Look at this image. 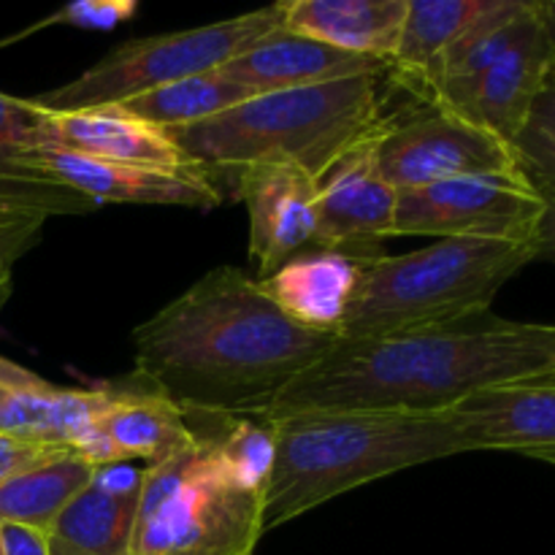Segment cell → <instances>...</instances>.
Listing matches in <instances>:
<instances>
[{
	"label": "cell",
	"mask_w": 555,
	"mask_h": 555,
	"mask_svg": "<svg viewBox=\"0 0 555 555\" xmlns=\"http://www.w3.org/2000/svg\"><path fill=\"white\" fill-rule=\"evenodd\" d=\"M529 459H537V461H545V464H553V466H555V448H553V450H540V453L529 455Z\"/></svg>",
	"instance_id": "36"
},
{
	"label": "cell",
	"mask_w": 555,
	"mask_h": 555,
	"mask_svg": "<svg viewBox=\"0 0 555 555\" xmlns=\"http://www.w3.org/2000/svg\"><path fill=\"white\" fill-rule=\"evenodd\" d=\"M531 260L529 244L482 238H439L393 258L372 255L361 266L339 339H374L480 318Z\"/></svg>",
	"instance_id": "5"
},
{
	"label": "cell",
	"mask_w": 555,
	"mask_h": 555,
	"mask_svg": "<svg viewBox=\"0 0 555 555\" xmlns=\"http://www.w3.org/2000/svg\"><path fill=\"white\" fill-rule=\"evenodd\" d=\"M515 152H518V163L529 182L537 190L555 193V135L526 128L515 141Z\"/></svg>",
	"instance_id": "28"
},
{
	"label": "cell",
	"mask_w": 555,
	"mask_h": 555,
	"mask_svg": "<svg viewBox=\"0 0 555 555\" xmlns=\"http://www.w3.org/2000/svg\"><path fill=\"white\" fill-rule=\"evenodd\" d=\"M280 25V3H274L193 30L163 33V36L119 43L68 85L54 87L33 101L49 112L114 106L188 76L222 68L228 60L242 54Z\"/></svg>",
	"instance_id": "7"
},
{
	"label": "cell",
	"mask_w": 555,
	"mask_h": 555,
	"mask_svg": "<svg viewBox=\"0 0 555 555\" xmlns=\"http://www.w3.org/2000/svg\"><path fill=\"white\" fill-rule=\"evenodd\" d=\"M0 555H5V553H3V542H0Z\"/></svg>",
	"instance_id": "37"
},
{
	"label": "cell",
	"mask_w": 555,
	"mask_h": 555,
	"mask_svg": "<svg viewBox=\"0 0 555 555\" xmlns=\"http://www.w3.org/2000/svg\"><path fill=\"white\" fill-rule=\"evenodd\" d=\"M553 60L555 54L537 9V20L504 57L475 79L442 90L428 106L455 114L515 146L529 128L531 108L551 74Z\"/></svg>",
	"instance_id": "12"
},
{
	"label": "cell",
	"mask_w": 555,
	"mask_h": 555,
	"mask_svg": "<svg viewBox=\"0 0 555 555\" xmlns=\"http://www.w3.org/2000/svg\"><path fill=\"white\" fill-rule=\"evenodd\" d=\"M410 0H287L282 27L388 65L399 49Z\"/></svg>",
	"instance_id": "20"
},
{
	"label": "cell",
	"mask_w": 555,
	"mask_h": 555,
	"mask_svg": "<svg viewBox=\"0 0 555 555\" xmlns=\"http://www.w3.org/2000/svg\"><path fill=\"white\" fill-rule=\"evenodd\" d=\"M0 182L27 188L65 190L87 204H152L211 209L222 204V193L204 168L163 171L95 160L49 146L16 150L0 155Z\"/></svg>",
	"instance_id": "9"
},
{
	"label": "cell",
	"mask_w": 555,
	"mask_h": 555,
	"mask_svg": "<svg viewBox=\"0 0 555 555\" xmlns=\"http://www.w3.org/2000/svg\"><path fill=\"white\" fill-rule=\"evenodd\" d=\"M11 266L14 263H9V260L3 258V255H0V293H9V280H11Z\"/></svg>",
	"instance_id": "35"
},
{
	"label": "cell",
	"mask_w": 555,
	"mask_h": 555,
	"mask_svg": "<svg viewBox=\"0 0 555 555\" xmlns=\"http://www.w3.org/2000/svg\"><path fill=\"white\" fill-rule=\"evenodd\" d=\"M249 215V260L255 280L314 247L318 238V179L296 166H249L225 177Z\"/></svg>",
	"instance_id": "13"
},
{
	"label": "cell",
	"mask_w": 555,
	"mask_h": 555,
	"mask_svg": "<svg viewBox=\"0 0 555 555\" xmlns=\"http://www.w3.org/2000/svg\"><path fill=\"white\" fill-rule=\"evenodd\" d=\"M0 542L5 555H49L47 531L27 529V526H0Z\"/></svg>",
	"instance_id": "30"
},
{
	"label": "cell",
	"mask_w": 555,
	"mask_h": 555,
	"mask_svg": "<svg viewBox=\"0 0 555 555\" xmlns=\"http://www.w3.org/2000/svg\"><path fill=\"white\" fill-rule=\"evenodd\" d=\"M266 421L274 428V461L263 496L266 531L379 477L469 453L444 412L323 410Z\"/></svg>",
	"instance_id": "3"
},
{
	"label": "cell",
	"mask_w": 555,
	"mask_h": 555,
	"mask_svg": "<svg viewBox=\"0 0 555 555\" xmlns=\"http://www.w3.org/2000/svg\"><path fill=\"white\" fill-rule=\"evenodd\" d=\"M0 388L3 390H43L49 388L47 379H41L38 374L27 372L20 363L9 361V358L0 356Z\"/></svg>",
	"instance_id": "33"
},
{
	"label": "cell",
	"mask_w": 555,
	"mask_h": 555,
	"mask_svg": "<svg viewBox=\"0 0 555 555\" xmlns=\"http://www.w3.org/2000/svg\"><path fill=\"white\" fill-rule=\"evenodd\" d=\"M98 469L101 466L87 461L79 450H65L57 459L0 482V526L49 531L76 493L90 486Z\"/></svg>",
	"instance_id": "23"
},
{
	"label": "cell",
	"mask_w": 555,
	"mask_h": 555,
	"mask_svg": "<svg viewBox=\"0 0 555 555\" xmlns=\"http://www.w3.org/2000/svg\"><path fill=\"white\" fill-rule=\"evenodd\" d=\"M249 98H253V92L247 87L231 81L217 68L188 76V79H179L173 85L157 87V90L128 98V101L114 103V106L122 108L130 117L141 119V122L171 133V130L190 128V125L217 117V114L228 112V108L238 106Z\"/></svg>",
	"instance_id": "24"
},
{
	"label": "cell",
	"mask_w": 555,
	"mask_h": 555,
	"mask_svg": "<svg viewBox=\"0 0 555 555\" xmlns=\"http://www.w3.org/2000/svg\"><path fill=\"white\" fill-rule=\"evenodd\" d=\"M139 11L135 0H74L63 5L49 22L81 27V30H114Z\"/></svg>",
	"instance_id": "27"
},
{
	"label": "cell",
	"mask_w": 555,
	"mask_h": 555,
	"mask_svg": "<svg viewBox=\"0 0 555 555\" xmlns=\"http://www.w3.org/2000/svg\"><path fill=\"white\" fill-rule=\"evenodd\" d=\"M336 341L293 323L247 271L220 266L133 331L135 379L184 415L266 417Z\"/></svg>",
	"instance_id": "1"
},
{
	"label": "cell",
	"mask_w": 555,
	"mask_h": 555,
	"mask_svg": "<svg viewBox=\"0 0 555 555\" xmlns=\"http://www.w3.org/2000/svg\"><path fill=\"white\" fill-rule=\"evenodd\" d=\"M529 128L545 130V133L555 135V60L551 65V74H547L545 85H542L540 95H537L534 108H531Z\"/></svg>",
	"instance_id": "32"
},
{
	"label": "cell",
	"mask_w": 555,
	"mask_h": 555,
	"mask_svg": "<svg viewBox=\"0 0 555 555\" xmlns=\"http://www.w3.org/2000/svg\"><path fill=\"white\" fill-rule=\"evenodd\" d=\"M366 258L372 255L312 247L258 280V285L293 323L339 339Z\"/></svg>",
	"instance_id": "18"
},
{
	"label": "cell",
	"mask_w": 555,
	"mask_h": 555,
	"mask_svg": "<svg viewBox=\"0 0 555 555\" xmlns=\"http://www.w3.org/2000/svg\"><path fill=\"white\" fill-rule=\"evenodd\" d=\"M144 469L101 466L47 531L49 555H133Z\"/></svg>",
	"instance_id": "16"
},
{
	"label": "cell",
	"mask_w": 555,
	"mask_h": 555,
	"mask_svg": "<svg viewBox=\"0 0 555 555\" xmlns=\"http://www.w3.org/2000/svg\"><path fill=\"white\" fill-rule=\"evenodd\" d=\"M377 128L345 155L336 157L318 177L314 247L369 255V247H377L385 238H396L399 190L383 177L377 166Z\"/></svg>",
	"instance_id": "11"
},
{
	"label": "cell",
	"mask_w": 555,
	"mask_h": 555,
	"mask_svg": "<svg viewBox=\"0 0 555 555\" xmlns=\"http://www.w3.org/2000/svg\"><path fill=\"white\" fill-rule=\"evenodd\" d=\"M545 201V211H542L540 228H537L534 238V260H551L555 263V193L537 190Z\"/></svg>",
	"instance_id": "31"
},
{
	"label": "cell",
	"mask_w": 555,
	"mask_h": 555,
	"mask_svg": "<svg viewBox=\"0 0 555 555\" xmlns=\"http://www.w3.org/2000/svg\"><path fill=\"white\" fill-rule=\"evenodd\" d=\"M537 9H540L542 27H545L547 41H551V49L555 54V0H537Z\"/></svg>",
	"instance_id": "34"
},
{
	"label": "cell",
	"mask_w": 555,
	"mask_h": 555,
	"mask_svg": "<svg viewBox=\"0 0 555 555\" xmlns=\"http://www.w3.org/2000/svg\"><path fill=\"white\" fill-rule=\"evenodd\" d=\"M193 439L188 415L173 401L144 385L112 388L106 406L95 417V442L87 459L95 466L125 464L130 459L146 466L166 459Z\"/></svg>",
	"instance_id": "19"
},
{
	"label": "cell",
	"mask_w": 555,
	"mask_h": 555,
	"mask_svg": "<svg viewBox=\"0 0 555 555\" xmlns=\"http://www.w3.org/2000/svg\"><path fill=\"white\" fill-rule=\"evenodd\" d=\"M555 372V325L513 323L491 312L464 323L374 339H339L276 396L266 417L293 412H431Z\"/></svg>",
	"instance_id": "2"
},
{
	"label": "cell",
	"mask_w": 555,
	"mask_h": 555,
	"mask_svg": "<svg viewBox=\"0 0 555 555\" xmlns=\"http://www.w3.org/2000/svg\"><path fill=\"white\" fill-rule=\"evenodd\" d=\"M108 396L112 385L92 390H70L57 385L43 390L0 388V431L65 444L87 459L95 442V417L106 406Z\"/></svg>",
	"instance_id": "21"
},
{
	"label": "cell",
	"mask_w": 555,
	"mask_h": 555,
	"mask_svg": "<svg viewBox=\"0 0 555 555\" xmlns=\"http://www.w3.org/2000/svg\"><path fill=\"white\" fill-rule=\"evenodd\" d=\"M385 70H388L385 63L341 52V49L298 36L280 25L258 38L253 47L244 49L242 54L228 60L220 74L247 87L253 95H266V92L328 85V81L363 74H385Z\"/></svg>",
	"instance_id": "17"
},
{
	"label": "cell",
	"mask_w": 555,
	"mask_h": 555,
	"mask_svg": "<svg viewBox=\"0 0 555 555\" xmlns=\"http://www.w3.org/2000/svg\"><path fill=\"white\" fill-rule=\"evenodd\" d=\"M545 201L524 173H480L401 190L396 236L482 238L534 247Z\"/></svg>",
	"instance_id": "8"
},
{
	"label": "cell",
	"mask_w": 555,
	"mask_h": 555,
	"mask_svg": "<svg viewBox=\"0 0 555 555\" xmlns=\"http://www.w3.org/2000/svg\"><path fill=\"white\" fill-rule=\"evenodd\" d=\"M41 112L43 108L33 98H14L0 92V155L36 146Z\"/></svg>",
	"instance_id": "26"
},
{
	"label": "cell",
	"mask_w": 555,
	"mask_h": 555,
	"mask_svg": "<svg viewBox=\"0 0 555 555\" xmlns=\"http://www.w3.org/2000/svg\"><path fill=\"white\" fill-rule=\"evenodd\" d=\"M488 0H410L388 76L423 101L439 60L482 14Z\"/></svg>",
	"instance_id": "22"
},
{
	"label": "cell",
	"mask_w": 555,
	"mask_h": 555,
	"mask_svg": "<svg viewBox=\"0 0 555 555\" xmlns=\"http://www.w3.org/2000/svg\"><path fill=\"white\" fill-rule=\"evenodd\" d=\"M374 155L383 177L399 193L520 168L515 146L428 103L410 117H385L374 135Z\"/></svg>",
	"instance_id": "10"
},
{
	"label": "cell",
	"mask_w": 555,
	"mask_h": 555,
	"mask_svg": "<svg viewBox=\"0 0 555 555\" xmlns=\"http://www.w3.org/2000/svg\"><path fill=\"white\" fill-rule=\"evenodd\" d=\"M70 209L60 198L33 193H0V255L9 263L20 260L43 231V222L52 211ZM76 211V209H70Z\"/></svg>",
	"instance_id": "25"
},
{
	"label": "cell",
	"mask_w": 555,
	"mask_h": 555,
	"mask_svg": "<svg viewBox=\"0 0 555 555\" xmlns=\"http://www.w3.org/2000/svg\"><path fill=\"white\" fill-rule=\"evenodd\" d=\"M65 444H52V442H38V439L27 437H14V434L0 431V482L11 480V477L22 475V472L33 469L38 464H47V461L63 455Z\"/></svg>",
	"instance_id": "29"
},
{
	"label": "cell",
	"mask_w": 555,
	"mask_h": 555,
	"mask_svg": "<svg viewBox=\"0 0 555 555\" xmlns=\"http://www.w3.org/2000/svg\"><path fill=\"white\" fill-rule=\"evenodd\" d=\"M444 415L453 421L469 453L509 450L534 455L555 448V372L480 390Z\"/></svg>",
	"instance_id": "15"
},
{
	"label": "cell",
	"mask_w": 555,
	"mask_h": 555,
	"mask_svg": "<svg viewBox=\"0 0 555 555\" xmlns=\"http://www.w3.org/2000/svg\"><path fill=\"white\" fill-rule=\"evenodd\" d=\"M263 491L244 486L209 437L144 469L133 555H255L263 537Z\"/></svg>",
	"instance_id": "6"
},
{
	"label": "cell",
	"mask_w": 555,
	"mask_h": 555,
	"mask_svg": "<svg viewBox=\"0 0 555 555\" xmlns=\"http://www.w3.org/2000/svg\"><path fill=\"white\" fill-rule=\"evenodd\" d=\"M36 146L76 152L95 160L135 168H163V171L201 168L179 150L166 130L141 122L117 106L79 108V112L43 108Z\"/></svg>",
	"instance_id": "14"
},
{
	"label": "cell",
	"mask_w": 555,
	"mask_h": 555,
	"mask_svg": "<svg viewBox=\"0 0 555 555\" xmlns=\"http://www.w3.org/2000/svg\"><path fill=\"white\" fill-rule=\"evenodd\" d=\"M385 74L253 95L168 135L211 179L269 163L296 166L318 179L385 119Z\"/></svg>",
	"instance_id": "4"
}]
</instances>
